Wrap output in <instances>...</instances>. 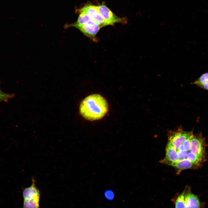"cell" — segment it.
Here are the masks:
<instances>
[{
  "label": "cell",
  "instance_id": "30bf717a",
  "mask_svg": "<svg viewBox=\"0 0 208 208\" xmlns=\"http://www.w3.org/2000/svg\"><path fill=\"white\" fill-rule=\"evenodd\" d=\"M179 160L177 150L168 142L166 148V153L165 158L161 160L162 161L175 162Z\"/></svg>",
  "mask_w": 208,
  "mask_h": 208
},
{
  "label": "cell",
  "instance_id": "ffe728a7",
  "mask_svg": "<svg viewBox=\"0 0 208 208\" xmlns=\"http://www.w3.org/2000/svg\"><path fill=\"white\" fill-rule=\"evenodd\" d=\"M198 87L208 90V81L205 82L203 83L199 86Z\"/></svg>",
  "mask_w": 208,
  "mask_h": 208
},
{
  "label": "cell",
  "instance_id": "7a4b0ae2",
  "mask_svg": "<svg viewBox=\"0 0 208 208\" xmlns=\"http://www.w3.org/2000/svg\"><path fill=\"white\" fill-rule=\"evenodd\" d=\"M168 142L177 150L181 146L186 140L191 138L193 135L192 131H184L181 126L178 127L173 130L168 131Z\"/></svg>",
  "mask_w": 208,
  "mask_h": 208
},
{
  "label": "cell",
  "instance_id": "2e32d148",
  "mask_svg": "<svg viewBox=\"0 0 208 208\" xmlns=\"http://www.w3.org/2000/svg\"><path fill=\"white\" fill-rule=\"evenodd\" d=\"M177 151L179 160L187 158L188 151L184 150L181 146L177 150Z\"/></svg>",
  "mask_w": 208,
  "mask_h": 208
},
{
  "label": "cell",
  "instance_id": "7c38bea8",
  "mask_svg": "<svg viewBox=\"0 0 208 208\" xmlns=\"http://www.w3.org/2000/svg\"><path fill=\"white\" fill-rule=\"evenodd\" d=\"M79 13L77 21L74 23L78 25L96 23L92 18L87 14L81 12Z\"/></svg>",
  "mask_w": 208,
  "mask_h": 208
},
{
  "label": "cell",
  "instance_id": "ba28073f",
  "mask_svg": "<svg viewBox=\"0 0 208 208\" xmlns=\"http://www.w3.org/2000/svg\"><path fill=\"white\" fill-rule=\"evenodd\" d=\"M160 162L172 166L178 169L179 172L184 170L192 169L197 167L196 165L187 159L179 160L175 162L162 161Z\"/></svg>",
  "mask_w": 208,
  "mask_h": 208
},
{
  "label": "cell",
  "instance_id": "277c9868",
  "mask_svg": "<svg viewBox=\"0 0 208 208\" xmlns=\"http://www.w3.org/2000/svg\"><path fill=\"white\" fill-rule=\"evenodd\" d=\"M72 27L78 29L85 35L95 42L97 41L96 36L101 28L96 23L82 25L73 23L65 25L66 27Z\"/></svg>",
  "mask_w": 208,
  "mask_h": 208
},
{
  "label": "cell",
  "instance_id": "3957f363",
  "mask_svg": "<svg viewBox=\"0 0 208 208\" xmlns=\"http://www.w3.org/2000/svg\"><path fill=\"white\" fill-rule=\"evenodd\" d=\"M191 152L205 159L206 144L205 139L201 133L193 135L190 138Z\"/></svg>",
  "mask_w": 208,
  "mask_h": 208
},
{
  "label": "cell",
  "instance_id": "6da1fadb",
  "mask_svg": "<svg viewBox=\"0 0 208 208\" xmlns=\"http://www.w3.org/2000/svg\"><path fill=\"white\" fill-rule=\"evenodd\" d=\"M108 106L105 99L99 94L88 96L82 101L79 110L86 119L93 120L103 117L107 112Z\"/></svg>",
  "mask_w": 208,
  "mask_h": 208
},
{
  "label": "cell",
  "instance_id": "5b68a950",
  "mask_svg": "<svg viewBox=\"0 0 208 208\" xmlns=\"http://www.w3.org/2000/svg\"><path fill=\"white\" fill-rule=\"evenodd\" d=\"M98 11L103 18L109 25H114L115 23H120L126 24L128 20L127 18H120L113 13L109 8L104 4L97 6Z\"/></svg>",
  "mask_w": 208,
  "mask_h": 208
},
{
  "label": "cell",
  "instance_id": "9c48e42d",
  "mask_svg": "<svg viewBox=\"0 0 208 208\" xmlns=\"http://www.w3.org/2000/svg\"><path fill=\"white\" fill-rule=\"evenodd\" d=\"M36 180L34 178L32 179V183L29 187L23 189V195L24 199L31 198L37 196H40V192L36 184Z\"/></svg>",
  "mask_w": 208,
  "mask_h": 208
},
{
  "label": "cell",
  "instance_id": "5bb4252c",
  "mask_svg": "<svg viewBox=\"0 0 208 208\" xmlns=\"http://www.w3.org/2000/svg\"><path fill=\"white\" fill-rule=\"evenodd\" d=\"M175 208H185V190L177 199L175 202Z\"/></svg>",
  "mask_w": 208,
  "mask_h": 208
},
{
  "label": "cell",
  "instance_id": "9a60e30c",
  "mask_svg": "<svg viewBox=\"0 0 208 208\" xmlns=\"http://www.w3.org/2000/svg\"><path fill=\"white\" fill-rule=\"evenodd\" d=\"M208 81V72L202 75L197 79L191 83L198 86L205 82Z\"/></svg>",
  "mask_w": 208,
  "mask_h": 208
},
{
  "label": "cell",
  "instance_id": "d6986e66",
  "mask_svg": "<svg viewBox=\"0 0 208 208\" xmlns=\"http://www.w3.org/2000/svg\"><path fill=\"white\" fill-rule=\"evenodd\" d=\"M105 195L107 199L110 200L113 199L114 197L113 192L109 190L105 192Z\"/></svg>",
  "mask_w": 208,
  "mask_h": 208
},
{
  "label": "cell",
  "instance_id": "8fae6325",
  "mask_svg": "<svg viewBox=\"0 0 208 208\" xmlns=\"http://www.w3.org/2000/svg\"><path fill=\"white\" fill-rule=\"evenodd\" d=\"M40 196H37L28 199H24L22 208H39Z\"/></svg>",
  "mask_w": 208,
  "mask_h": 208
},
{
  "label": "cell",
  "instance_id": "ac0fdd59",
  "mask_svg": "<svg viewBox=\"0 0 208 208\" xmlns=\"http://www.w3.org/2000/svg\"><path fill=\"white\" fill-rule=\"evenodd\" d=\"M190 138L186 139L184 141L181 146L183 149L185 151H190Z\"/></svg>",
  "mask_w": 208,
  "mask_h": 208
},
{
  "label": "cell",
  "instance_id": "52a82bcc",
  "mask_svg": "<svg viewBox=\"0 0 208 208\" xmlns=\"http://www.w3.org/2000/svg\"><path fill=\"white\" fill-rule=\"evenodd\" d=\"M185 190V208H202L198 197L192 192L190 187H186Z\"/></svg>",
  "mask_w": 208,
  "mask_h": 208
},
{
  "label": "cell",
  "instance_id": "8992f818",
  "mask_svg": "<svg viewBox=\"0 0 208 208\" xmlns=\"http://www.w3.org/2000/svg\"><path fill=\"white\" fill-rule=\"evenodd\" d=\"M78 12L86 13L92 18L94 21L101 27L107 25H109L100 15L97 6L90 4H86L82 8L78 10Z\"/></svg>",
  "mask_w": 208,
  "mask_h": 208
},
{
  "label": "cell",
  "instance_id": "e0dca14e",
  "mask_svg": "<svg viewBox=\"0 0 208 208\" xmlns=\"http://www.w3.org/2000/svg\"><path fill=\"white\" fill-rule=\"evenodd\" d=\"M13 95L6 94L3 92L0 89V103L3 101H6L11 98Z\"/></svg>",
  "mask_w": 208,
  "mask_h": 208
},
{
  "label": "cell",
  "instance_id": "4fadbf2b",
  "mask_svg": "<svg viewBox=\"0 0 208 208\" xmlns=\"http://www.w3.org/2000/svg\"><path fill=\"white\" fill-rule=\"evenodd\" d=\"M186 159L195 164L197 167L200 166L201 163L204 160V159L190 152L187 153Z\"/></svg>",
  "mask_w": 208,
  "mask_h": 208
}]
</instances>
